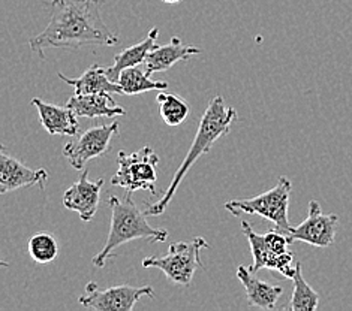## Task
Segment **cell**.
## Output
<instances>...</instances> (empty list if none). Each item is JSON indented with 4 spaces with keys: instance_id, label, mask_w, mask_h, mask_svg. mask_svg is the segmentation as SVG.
Listing matches in <instances>:
<instances>
[{
    "instance_id": "obj_15",
    "label": "cell",
    "mask_w": 352,
    "mask_h": 311,
    "mask_svg": "<svg viewBox=\"0 0 352 311\" xmlns=\"http://www.w3.org/2000/svg\"><path fill=\"white\" fill-rule=\"evenodd\" d=\"M66 105L78 117H86V119H99V117L114 119V117L126 114L123 106L116 104L111 93L74 95Z\"/></svg>"
},
{
    "instance_id": "obj_9",
    "label": "cell",
    "mask_w": 352,
    "mask_h": 311,
    "mask_svg": "<svg viewBox=\"0 0 352 311\" xmlns=\"http://www.w3.org/2000/svg\"><path fill=\"white\" fill-rule=\"evenodd\" d=\"M338 223V214H324L320 204L316 200H310L306 220L292 228L289 237L294 241L307 242L314 247L327 249L336 238Z\"/></svg>"
},
{
    "instance_id": "obj_8",
    "label": "cell",
    "mask_w": 352,
    "mask_h": 311,
    "mask_svg": "<svg viewBox=\"0 0 352 311\" xmlns=\"http://www.w3.org/2000/svg\"><path fill=\"white\" fill-rule=\"evenodd\" d=\"M119 122L94 126V128L82 132L75 141L68 142L63 148V156L68 159L74 170L85 171V166L89 161L102 156L105 151L110 150L111 139L119 132Z\"/></svg>"
},
{
    "instance_id": "obj_22",
    "label": "cell",
    "mask_w": 352,
    "mask_h": 311,
    "mask_svg": "<svg viewBox=\"0 0 352 311\" xmlns=\"http://www.w3.org/2000/svg\"><path fill=\"white\" fill-rule=\"evenodd\" d=\"M29 255L36 264L48 265L58 255V244L52 233L39 232L29 240Z\"/></svg>"
},
{
    "instance_id": "obj_13",
    "label": "cell",
    "mask_w": 352,
    "mask_h": 311,
    "mask_svg": "<svg viewBox=\"0 0 352 311\" xmlns=\"http://www.w3.org/2000/svg\"><path fill=\"white\" fill-rule=\"evenodd\" d=\"M32 105L36 108L41 124L44 126V129L50 135H77L80 128L78 115L68 105L58 106L54 104H47L39 97L32 99Z\"/></svg>"
},
{
    "instance_id": "obj_21",
    "label": "cell",
    "mask_w": 352,
    "mask_h": 311,
    "mask_svg": "<svg viewBox=\"0 0 352 311\" xmlns=\"http://www.w3.org/2000/svg\"><path fill=\"white\" fill-rule=\"evenodd\" d=\"M162 120L168 126H180L189 115V104L183 97L174 93H165L164 90L159 91L156 97Z\"/></svg>"
},
{
    "instance_id": "obj_23",
    "label": "cell",
    "mask_w": 352,
    "mask_h": 311,
    "mask_svg": "<svg viewBox=\"0 0 352 311\" xmlns=\"http://www.w3.org/2000/svg\"><path fill=\"white\" fill-rule=\"evenodd\" d=\"M164 3H168V5H173V3H180L182 0H162Z\"/></svg>"
},
{
    "instance_id": "obj_20",
    "label": "cell",
    "mask_w": 352,
    "mask_h": 311,
    "mask_svg": "<svg viewBox=\"0 0 352 311\" xmlns=\"http://www.w3.org/2000/svg\"><path fill=\"white\" fill-rule=\"evenodd\" d=\"M292 283H294V292H292L291 302L285 306V310L289 311H314L320 306V295L310 286L303 277L301 271V264H296V273L292 275Z\"/></svg>"
},
{
    "instance_id": "obj_12",
    "label": "cell",
    "mask_w": 352,
    "mask_h": 311,
    "mask_svg": "<svg viewBox=\"0 0 352 311\" xmlns=\"http://www.w3.org/2000/svg\"><path fill=\"white\" fill-rule=\"evenodd\" d=\"M104 186V178L96 181L89 180V171L85 170L80 178L65 192L63 205L71 211L78 213L82 222H90L96 214L100 203V190Z\"/></svg>"
},
{
    "instance_id": "obj_11",
    "label": "cell",
    "mask_w": 352,
    "mask_h": 311,
    "mask_svg": "<svg viewBox=\"0 0 352 311\" xmlns=\"http://www.w3.org/2000/svg\"><path fill=\"white\" fill-rule=\"evenodd\" d=\"M48 175V171L43 168L32 170L21 163L19 159L8 154L6 147L2 146V153H0V193L2 195L29 186H38L41 190H44Z\"/></svg>"
},
{
    "instance_id": "obj_2",
    "label": "cell",
    "mask_w": 352,
    "mask_h": 311,
    "mask_svg": "<svg viewBox=\"0 0 352 311\" xmlns=\"http://www.w3.org/2000/svg\"><path fill=\"white\" fill-rule=\"evenodd\" d=\"M236 120H237V111L232 106L226 105L221 95L210 100L206 113L203 114V119L199 122L194 142H192L186 157L183 159L179 170L175 171L173 181L168 186V189L165 190L162 198L156 200L155 204H152L146 209L144 213L147 216H161L165 211L166 207H168V204L171 203V199L174 198L175 192H177L180 183L183 181L184 175L189 172L190 168L195 165V162L201 156L207 154L208 151L213 148V146L217 141H219L222 137L228 135L231 130V126Z\"/></svg>"
},
{
    "instance_id": "obj_6",
    "label": "cell",
    "mask_w": 352,
    "mask_h": 311,
    "mask_svg": "<svg viewBox=\"0 0 352 311\" xmlns=\"http://www.w3.org/2000/svg\"><path fill=\"white\" fill-rule=\"evenodd\" d=\"M117 163L119 168L111 178L113 186L123 187L129 193L147 190L156 195L159 156L152 147H144L131 154L120 151Z\"/></svg>"
},
{
    "instance_id": "obj_10",
    "label": "cell",
    "mask_w": 352,
    "mask_h": 311,
    "mask_svg": "<svg viewBox=\"0 0 352 311\" xmlns=\"http://www.w3.org/2000/svg\"><path fill=\"white\" fill-rule=\"evenodd\" d=\"M240 223L243 228V233H245V237L249 241L250 253H252L254 257V264L250 266V271L258 273L259 270H273L283 275L285 279H292V275L296 273V265L292 266V262H294V253H292V251L285 255L274 253V251L268 247L264 235L256 233L252 229L250 223H248L246 220H241Z\"/></svg>"
},
{
    "instance_id": "obj_14",
    "label": "cell",
    "mask_w": 352,
    "mask_h": 311,
    "mask_svg": "<svg viewBox=\"0 0 352 311\" xmlns=\"http://www.w3.org/2000/svg\"><path fill=\"white\" fill-rule=\"evenodd\" d=\"M237 279L245 286L248 304L250 307L261 310H273L276 302L279 301L283 293L280 286H273L267 281L259 280L256 273L250 271V268L240 265L237 268Z\"/></svg>"
},
{
    "instance_id": "obj_7",
    "label": "cell",
    "mask_w": 352,
    "mask_h": 311,
    "mask_svg": "<svg viewBox=\"0 0 352 311\" xmlns=\"http://www.w3.org/2000/svg\"><path fill=\"white\" fill-rule=\"evenodd\" d=\"M144 297L155 298L152 286L133 288V286L122 284L100 290L95 281H90L86 286V293L78 297V302L82 307L96 311H131Z\"/></svg>"
},
{
    "instance_id": "obj_3",
    "label": "cell",
    "mask_w": 352,
    "mask_h": 311,
    "mask_svg": "<svg viewBox=\"0 0 352 311\" xmlns=\"http://www.w3.org/2000/svg\"><path fill=\"white\" fill-rule=\"evenodd\" d=\"M108 204L111 208V224L110 233L102 250L91 260V264L98 268L105 266L108 259L111 257L113 251L123 246V244L135 241V240H148L150 242H164L168 240L170 233L165 229L153 228L147 222L146 213L133 203L132 193H126L124 198L110 196Z\"/></svg>"
},
{
    "instance_id": "obj_18",
    "label": "cell",
    "mask_w": 352,
    "mask_h": 311,
    "mask_svg": "<svg viewBox=\"0 0 352 311\" xmlns=\"http://www.w3.org/2000/svg\"><path fill=\"white\" fill-rule=\"evenodd\" d=\"M157 36H159V29L155 27L150 30L148 35L141 42H138V44L123 49V51H120L119 54H116L113 66H110V68L107 69V73H108V77H110V80L117 82V80H119V77H120V73L124 69L133 68V66H140L144 63L148 53L156 47Z\"/></svg>"
},
{
    "instance_id": "obj_17",
    "label": "cell",
    "mask_w": 352,
    "mask_h": 311,
    "mask_svg": "<svg viewBox=\"0 0 352 311\" xmlns=\"http://www.w3.org/2000/svg\"><path fill=\"white\" fill-rule=\"evenodd\" d=\"M57 77L66 84L74 87V95H89V93H122L120 86L113 80H110L107 69L99 65H91L90 68L81 75L80 78H68L62 72L57 73Z\"/></svg>"
},
{
    "instance_id": "obj_1",
    "label": "cell",
    "mask_w": 352,
    "mask_h": 311,
    "mask_svg": "<svg viewBox=\"0 0 352 311\" xmlns=\"http://www.w3.org/2000/svg\"><path fill=\"white\" fill-rule=\"evenodd\" d=\"M104 0H52L50 21L44 32L29 41L30 49L44 58L47 48L78 49L85 45L119 44V36L110 30L100 15Z\"/></svg>"
},
{
    "instance_id": "obj_5",
    "label": "cell",
    "mask_w": 352,
    "mask_h": 311,
    "mask_svg": "<svg viewBox=\"0 0 352 311\" xmlns=\"http://www.w3.org/2000/svg\"><path fill=\"white\" fill-rule=\"evenodd\" d=\"M208 247L210 246L203 237L173 242L165 256H148L142 259V266L157 268L174 284L190 286L195 271L204 266L201 260V251Z\"/></svg>"
},
{
    "instance_id": "obj_16",
    "label": "cell",
    "mask_w": 352,
    "mask_h": 311,
    "mask_svg": "<svg viewBox=\"0 0 352 311\" xmlns=\"http://www.w3.org/2000/svg\"><path fill=\"white\" fill-rule=\"evenodd\" d=\"M199 53L201 49L198 47L183 45L180 38L173 36L168 44L155 47L152 51L148 53L144 62V69L150 77H152L155 72L168 71L177 62L189 60L192 56H197Z\"/></svg>"
},
{
    "instance_id": "obj_4",
    "label": "cell",
    "mask_w": 352,
    "mask_h": 311,
    "mask_svg": "<svg viewBox=\"0 0 352 311\" xmlns=\"http://www.w3.org/2000/svg\"><path fill=\"white\" fill-rule=\"evenodd\" d=\"M291 189V180H288L287 176H280L273 189L255 198L230 200V203L225 204V208L232 216H240L241 213L261 216L265 220H270L274 224V229L289 235L292 229L288 218Z\"/></svg>"
},
{
    "instance_id": "obj_19",
    "label": "cell",
    "mask_w": 352,
    "mask_h": 311,
    "mask_svg": "<svg viewBox=\"0 0 352 311\" xmlns=\"http://www.w3.org/2000/svg\"><path fill=\"white\" fill-rule=\"evenodd\" d=\"M123 95L128 96H137L141 93H146V91H161L166 90L170 87V84L166 81H155L150 78V75L146 72L144 68H140V66H133V68L124 69L119 80H117Z\"/></svg>"
}]
</instances>
